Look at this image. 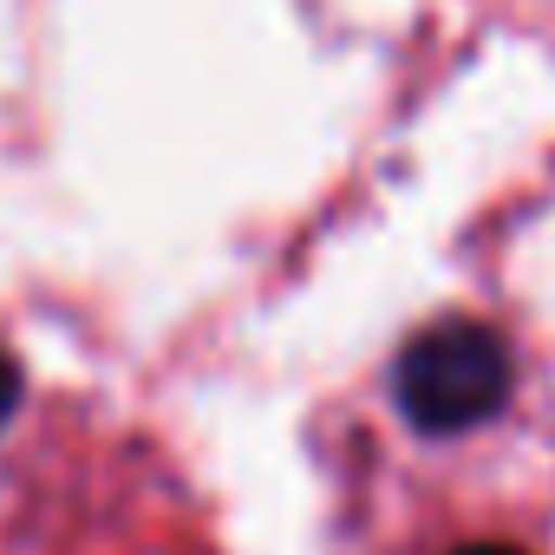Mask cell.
Instances as JSON below:
<instances>
[{
  "instance_id": "1",
  "label": "cell",
  "mask_w": 555,
  "mask_h": 555,
  "mask_svg": "<svg viewBox=\"0 0 555 555\" xmlns=\"http://www.w3.org/2000/svg\"><path fill=\"white\" fill-rule=\"evenodd\" d=\"M392 392L405 418L431 438L477 431L509 399V347L483 321H438L405 340L392 366Z\"/></svg>"
},
{
  "instance_id": "2",
  "label": "cell",
  "mask_w": 555,
  "mask_h": 555,
  "mask_svg": "<svg viewBox=\"0 0 555 555\" xmlns=\"http://www.w3.org/2000/svg\"><path fill=\"white\" fill-rule=\"evenodd\" d=\"M14 405H21V373H14V360L0 353V425L14 418Z\"/></svg>"
},
{
  "instance_id": "3",
  "label": "cell",
  "mask_w": 555,
  "mask_h": 555,
  "mask_svg": "<svg viewBox=\"0 0 555 555\" xmlns=\"http://www.w3.org/2000/svg\"><path fill=\"white\" fill-rule=\"evenodd\" d=\"M457 555H522V548H509V542H470V548H457Z\"/></svg>"
}]
</instances>
